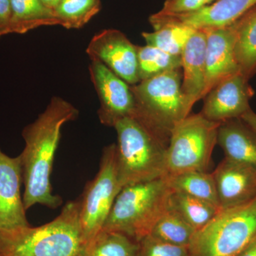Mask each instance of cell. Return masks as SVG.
<instances>
[{"mask_svg":"<svg viewBox=\"0 0 256 256\" xmlns=\"http://www.w3.org/2000/svg\"><path fill=\"white\" fill-rule=\"evenodd\" d=\"M217 144L225 158L256 170V133L240 118L220 124Z\"/></svg>","mask_w":256,"mask_h":256,"instance_id":"cell-17","label":"cell"},{"mask_svg":"<svg viewBox=\"0 0 256 256\" xmlns=\"http://www.w3.org/2000/svg\"><path fill=\"white\" fill-rule=\"evenodd\" d=\"M84 246L78 198L44 225L0 230V256H80Z\"/></svg>","mask_w":256,"mask_h":256,"instance_id":"cell-2","label":"cell"},{"mask_svg":"<svg viewBox=\"0 0 256 256\" xmlns=\"http://www.w3.org/2000/svg\"><path fill=\"white\" fill-rule=\"evenodd\" d=\"M89 72L100 100L98 116L101 124L114 128L120 120L132 117L136 100L130 86L98 60H92Z\"/></svg>","mask_w":256,"mask_h":256,"instance_id":"cell-9","label":"cell"},{"mask_svg":"<svg viewBox=\"0 0 256 256\" xmlns=\"http://www.w3.org/2000/svg\"><path fill=\"white\" fill-rule=\"evenodd\" d=\"M206 5V0H166L159 12L164 14H184L194 12Z\"/></svg>","mask_w":256,"mask_h":256,"instance_id":"cell-28","label":"cell"},{"mask_svg":"<svg viewBox=\"0 0 256 256\" xmlns=\"http://www.w3.org/2000/svg\"><path fill=\"white\" fill-rule=\"evenodd\" d=\"M22 183L20 156L10 158L0 148V230L30 226L20 190Z\"/></svg>","mask_w":256,"mask_h":256,"instance_id":"cell-13","label":"cell"},{"mask_svg":"<svg viewBox=\"0 0 256 256\" xmlns=\"http://www.w3.org/2000/svg\"><path fill=\"white\" fill-rule=\"evenodd\" d=\"M165 178L172 191L186 194L220 207L214 178L212 173L188 172L166 176Z\"/></svg>","mask_w":256,"mask_h":256,"instance_id":"cell-22","label":"cell"},{"mask_svg":"<svg viewBox=\"0 0 256 256\" xmlns=\"http://www.w3.org/2000/svg\"><path fill=\"white\" fill-rule=\"evenodd\" d=\"M11 34H24L42 26L60 25L54 11L41 0H10Z\"/></svg>","mask_w":256,"mask_h":256,"instance_id":"cell-19","label":"cell"},{"mask_svg":"<svg viewBox=\"0 0 256 256\" xmlns=\"http://www.w3.org/2000/svg\"><path fill=\"white\" fill-rule=\"evenodd\" d=\"M248 80L240 72L222 79L204 98V102L200 114L218 124L240 118L252 109L249 101L254 92Z\"/></svg>","mask_w":256,"mask_h":256,"instance_id":"cell-11","label":"cell"},{"mask_svg":"<svg viewBox=\"0 0 256 256\" xmlns=\"http://www.w3.org/2000/svg\"><path fill=\"white\" fill-rule=\"evenodd\" d=\"M206 84L204 98L217 82L240 72L235 55V23L224 28H205Z\"/></svg>","mask_w":256,"mask_h":256,"instance_id":"cell-14","label":"cell"},{"mask_svg":"<svg viewBox=\"0 0 256 256\" xmlns=\"http://www.w3.org/2000/svg\"><path fill=\"white\" fill-rule=\"evenodd\" d=\"M256 5V0H216L188 14H158L194 30H205L229 26Z\"/></svg>","mask_w":256,"mask_h":256,"instance_id":"cell-16","label":"cell"},{"mask_svg":"<svg viewBox=\"0 0 256 256\" xmlns=\"http://www.w3.org/2000/svg\"><path fill=\"white\" fill-rule=\"evenodd\" d=\"M234 23L236 58L240 72L250 79L256 73V5Z\"/></svg>","mask_w":256,"mask_h":256,"instance_id":"cell-20","label":"cell"},{"mask_svg":"<svg viewBox=\"0 0 256 256\" xmlns=\"http://www.w3.org/2000/svg\"><path fill=\"white\" fill-rule=\"evenodd\" d=\"M90 60H98L130 86L140 82L138 53L122 32L104 30L92 37L86 48Z\"/></svg>","mask_w":256,"mask_h":256,"instance_id":"cell-10","label":"cell"},{"mask_svg":"<svg viewBox=\"0 0 256 256\" xmlns=\"http://www.w3.org/2000/svg\"><path fill=\"white\" fill-rule=\"evenodd\" d=\"M170 206L196 232L213 220L220 210L210 202L174 191L170 196Z\"/></svg>","mask_w":256,"mask_h":256,"instance_id":"cell-23","label":"cell"},{"mask_svg":"<svg viewBox=\"0 0 256 256\" xmlns=\"http://www.w3.org/2000/svg\"><path fill=\"white\" fill-rule=\"evenodd\" d=\"M62 0H41L42 3L48 8V9L52 10L54 11L56 6Z\"/></svg>","mask_w":256,"mask_h":256,"instance_id":"cell-32","label":"cell"},{"mask_svg":"<svg viewBox=\"0 0 256 256\" xmlns=\"http://www.w3.org/2000/svg\"><path fill=\"white\" fill-rule=\"evenodd\" d=\"M220 210L256 200V170L225 158L212 172Z\"/></svg>","mask_w":256,"mask_h":256,"instance_id":"cell-12","label":"cell"},{"mask_svg":"<svg viewBox=\"0 0 256 256\" xmlns=\"http://www.w3.org/2000/svg\"><path fill=\"white\" fill-rule=\"evenodd\" d=\"M238 256H256V237Z\"/></svg>","mask_w":256,"mask_h":256,"instance_id":"cell-31","label":"cell"},{"mask_svg":"<svg viewBox=\"0 0 256 256\" xmlns=\"http://www.w3.org/2000/svg\"><path fill=\"white\" fill-rule=\"evenodd\" d=\"M256 237V200L222 210L197 230L191 256H238Z\"/></svg>","mask_w":256,"mask_h":256,"instance_id":"cell-6","label":"cell"},{"mask_svg":"<svg viewBox=\"0 0 256 256\" xmlns=\"http://www.w3.org/2000/svg\"><path fill=\"white\" fill-rule=\"evenodd\" d=\"M240 119L256 133V114L250 109L242 114Z\"/></svg>","mask_w":256,"mask_h":256,"instance_id":"cell-30","label":"cell"},{"mask_svg":"<svg viewBox=\"0 0 256 256\" xmlns=\"http://www.w3.org/2000/svg\"><path fill=\"white\" fill-rule=\"evenodd\" d=\"M118 174L124 188L166 176L168 144L139 120L128 117L116 122Z\"/></svg>","mask_w":256,"mask_h":256,"instance_id":"cell-3","label":"cell"},{"mask_svg":"<svg viewBox=\"0 0 256 256\" xmlns=\"http://www.w3.org/2000/svg\"><path fill=\"white\" fill-rule=\"evenodd\" d=\"M206 32L196 30L181 55L182 92L190 112L197 101L203 98L206 84Z\"/></svg>","mask_w":256,"mask_h":256,"instance_id":"cell-15","label":"cell"},{"mask_svg":"<svg viewBox=\"0 0 256 256\" xmlns=\"http://www.w3.org/2000/svg\"><path fill=\"white\" fill-rule=\"evenodd\" d=\"M101 10V0H62L54 10L60 25L64 28H80Z\"/></svg>","mask_w":256,"mask_h":256,"instance_id":"cell-26","label":"cell"},{"mask_svg":"<svg viewBox=\"0 0 256 256\" xmlns=\"http://www.w3.org/2000/svg\"><path fill=\"white\" fill-rule=\"evenodd\" d=\"M136 47L140 82L170 70L182 68L181 56L172 55L150 45Z\"/></svg>","mask_w":256,"mask_h":256,"instance_id":"cell-25","label":"cell"},{"mask_svg":"<svg viewBox=\"0 0 256 256\" xmlns=\"http://www.w3.org/2000/svg\"><path fill=\"white\" fill-rule=\"evenodd\" d=\"M149 22L154 31L142 32V36L146 45L156 47L172 55H182L184 48L196 30L156 14L151 15Z\"/></svg>","mask_w":256,"mask_h":256,"instance_id":"cell-18","label":"cell"},{"mask_svg":"<svg viewBox=\"0 0 256 256\" xmlns=\"http://www.w3.org/2000/svg\"><path fill=\"white\" fill-rule=\"evenodd\" d=\"M182 68L130 86L136 100L132 117L169 144L173 128L190 116L182 92Z\"/></svg>","mask_w":256,"mask_h":256,"instance_id":"cell-5","label":"cell"},{"mask_svg":"<svg viewBox=\"0 0 256 256\" xmlns=\"http://www.w3.org/2000/svg\"><path fill=\"white\" fill-rule=\"evenodd\" d=\"M196 230L170 206L154 224L150 235L178 246H190Z\"/></svg>","mask_w":256,"mask_h":256,"instance_id":"cell-24","label":"cell"},{"mask_svg":"<svg viewBox=\"0 0 256 256\" xmlns=\"http://www.w3.org/2000/svg\"><path fill=\"white\" fill-rule=\"evenodd\" d=\"M79 112L68 101L52 98L46 108L24 128V149L20 154L24 192L25 210L36 204L55 210L63 200L52 191L50 176L64 124L75 120Z\"/></svg>","mask_w":256,"mask_h":256,"instance_id":"cell-1","label":"cell"},{"mask_svg":"<svg viewBox=\"0 0 256 256\" xmlns=\"http://www.w3.org/2000/svg\"><path fill=\"white\" fill-rule=\"evenodd\" d=\"M216 0H206V5L210 4V3L214 2Z\"/></svg>","mask_w":256,"mask_h":256,"instance_id":"cell-33","label":"cell"},{"mask_svg":"<svg viewBox=\"0 0 256 256\" xmlns=\"http://www.w3.org/2000/svg\"><path fill=\"white\" fill-rule=\"evenodd\" d=\"M139 256H191V250L190 246L174 245L148 235L140 242Z\"/></svg>","mask_w":256,"mask_h":256,"instance_id":"cell-27","label":"cell"},{"mask_svg":"<svg viewBox=\"0 0 256 256\" xmlns=\"http://www.w3.org/2000/svg\"><path fill=\"white\" fill-rule=\"evenodd\" d=\"M11 4L10 0H0V38L11 34Z\"/></svg>","mask_w":256,"mask_h":256,"instance_id":"cell-29","label":"cell"},{"mask_svg":"<svg viewBox=\"0 0 256 256\" xmlns=\"http://www.w3.org/2000/svg\"><path fill=\"white\" fill-rule=\"evenodd\" d=\"M172 192L165 176L124 186L101 230L120 232L140 242L169 208Z\"/></svg>","mask_w":256,"mask_h":256,"instance_id":"cell-4","label":"cell"},{"mask_svg":"<svg viewBox=\"0 0 256 256\" xmlns=\"http://www.w3.org/2000/svg\"><path fill=\"white\" fill-rule=\"evenodd\" d=\"M220 124L191 114L173 128L166 150V176L207 172Z\"/></svg>","mask_w":256,"mask_h":256,"instance_id":"cell-7","label":"cell"},{"mask_svg":"<svg viewBox=\"0 0 256 256\" xmlns=\"http://www.w3.org/2000/svg\"><path fill=\"white\" fill-rule=\"evenodd\" d=\"M140 242L126 234L101 230L82 248L80 256H139Z\"/></svg>","mask_w":256,"mask_h":256,"instance_id":"cell-21","label":"cell"},{"mask_svg":"<svg viewBox=\"0 0 256 256\" xmlns=\"http://www.w3.org/2000/svg\"><path fill=\"white\" fill-rule=\"evenodd\" d=\"M122 188L118 174L116 144L112 143L104 148L98 172L88 182L78 198L84 246L100 232Z\"/></svg>","mask_w":256,"mask_h":256,"instance_id":"cell-8","label":"cell"}]
</instances>
